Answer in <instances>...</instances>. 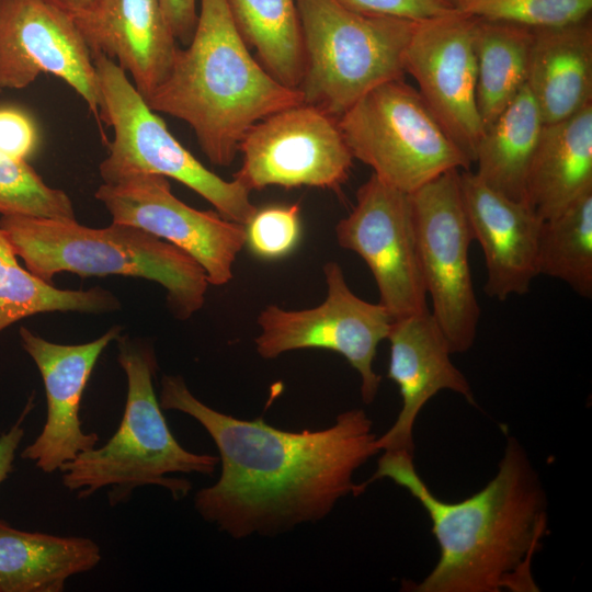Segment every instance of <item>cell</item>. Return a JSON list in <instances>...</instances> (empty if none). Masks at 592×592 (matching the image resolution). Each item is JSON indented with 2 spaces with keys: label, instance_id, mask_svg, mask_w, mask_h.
<instances>
[{
  "label": "cell",
  "instance_id": "35",
  "mask_svg": "<svg viewBox=\"0 0 592 592\" xmlns=\"http://www.w3.org/2000/svg\"><path fill=\"white\" fill-rule=\"evenodd\" d=\"M46 1L66 11L73 18H78L89 12L93 8L96 0H46Z\"/></svg>",
  "mask_w": 592,
  "mask_h": 592
},
{
  "label": "cell",
  "instance_id": "26",
  "mask_svg": "<svg viewBox=\"0 0 592 592\" xmlns=\"http://www.w3.org/2000/svg\"><path fill=\"white\" fill-rule=\"evenodd\" d=\"M0 228V332L19 320L44 312L105 314L121 307L107 289H60L22 267Z\"/></svg>",
  "mask_w": 592,
  "mask_h": 592
},
{
  "label": "cell",
  "instance_id": "17",
  "mask_svg": "<svg viewBox=\"0 0 592 592\" xmlns=\"http://www.w3.org/2000/svg\"><path fill=\"white\" fill-rule=\"evenodd\" d=\"M390 343L388 378L399 387L402 406L392 426L377 436L379 451L413 456V428L426 402L441 390H451L475 405L465 375L453 364L452 350L430 310L395 319L387 337Z\"/></svg>",
  "mask_w": 592,
  "mask_h": 592
},
{
  "label": "cell",
  "instance_id": "20",
  "mask_svg": "<svg viewBox=\"0 0 592 592\" xmlns=\"http://www.w3.org/2000/svg\"><path fill=\"white\" fill-rule=\"evenodd\" d=\"M526 87L544 124L563 121L592 104L591 18L533 30Z\"/></svg>",
  "mask_w": 592,
  "mask_h": 592
},
{
  "label": "cell",
  "instance_id": "19",
  "mask_svg": "<svg viewBox=\"0 0 592 592\" xmlns=\"http://www.w3.org/2000/svg\"><path fill=\"white\" fill-rule=\"evenodd\" d=\"M73 19L92 56L113 59L145 100L167 78L178 46L159 0H96Z\"/></svg>",
  "mask_w": 592,
  "mask_h": 592
},
{
  "label": "cell",
  "instance_id": "14",
  "mask_svg": "<svg viewBox=\"0 0 592 592\" xmlns=\"http://www.w3.org/2000/svg\"><path fill=\"white\" fill-rule=\"evenodd\" d=\"M70 86L100 119L92 53L72 15L46 0H0V89H22L42 75Z\"/></svg>",
  "mask_w": 592,
  "mask_h": 592
},
{
  "label": "cell",
  "instance_id": "6",
  "mask_svg": "<svg viewBox=\"0 0 592 592\" xmlns=\"http://www.w3.org/2000/svg\"><path fill=\"white\" fill-rule=\"evenodd\" d=\"M304 73L303 102L337 119L374 88L406 73L405 55L418 22L369 15L340 0H295Z\"/></svg>",
  "mask_w": 592,
  "mask_h": 592
},
{
  "label": "cell",
  "instance_id": "28",
  "mask_svg": "<svg viewBox=\"0 0 592 592\" xmlns=\"http://www.w3.org/2000/svg\"><path fill=\"white\" fill-rule=\"evenodd\" d=\"M0 214L76 219L75 207L60 189L47 185L26 162L0 153Z\"/></svg>",
  "mask_w": 592,
  "mask_h": 592
},
{
  "label": "cell",
  "instance_id": "8",
  "mask_svg": "<svg viewBox=\"0 0 592 592\" xmlns=\"http://www.w3.org/2000/svg\"><path fill=\"white\" fill-rule=\"evenodd\" d=\"M338 125L353 158L406 194L473 164L419 91L403 79L367 92L338 118Z\"/></svg>",
  "mask_w": 592,
  "mask_h": 592
},
{
  "label": "cell",
  "instance_id": "7",
  "mask_svg": "<svg viewBox=\"0 0 592 592\" xmlns=\"http://www.w3.org/2000/svg\"><path fill=\"white\" fill-rule=\"evenodd\" d=\"M101 92L100 119L113 129L99 166L104 183L137 173L171 178L210 203L223 217L246 225L258 209L250 191L202 164L168 129L127 73L103 54L93 55Z\"/></svg>",
  "mask_w": 592,
  "mask_h": 592
},
{
  "label": "cell",
  "instance_id": "24",
  "mask_svg": "<svg viewBox=\"0 0 592 592\" xmlns=\"http://www.w3.org/2000/svg\"><path fill=\"white\" fill-rule=\"evenodd\" d=\"M533 29L477 18L476 98L486 129L526 86Z\"/></svg>",
  "mask_w": 592,
  "mask_h": 592
},
{
  "label": "cell",
  "instance_id": "4",
  "mask_svg": "<svg viewBox=\"0 0 592 592\" xmlns=\"http://www.w3.org/2000/svg\"><path fill=\"white\" fill-rule=\"evenodd\" d=\"M117 362L125 373L127 394L116 432L101 447H93L64 464L61 483L78 499L107 488L110 505L127 502L136 488L159 486L174 500L187 496V479L170 474L212 476L219 458L185 449L174 437L155 392L157 358L152 346L119 335Z\"/></svg>",
  "mask_w": 592,
  "mask_h": 592
},
{
  "label": "cell",
  "instance_id": "12",
  "mask_svg": "<svg viewBox=\"0 0 592 592\" xmlns=\"http://www.w3.org/2000/svg\"><path fill=\"white\" fill-rule=\"evenodd\" d=\"M113 223L130 225L175 246L204 270L210 285L232 278L246 244V227L213 210H198L179 200L166 177L137 173L102 183L94 194Z\"/></svg>",
  "mask_w": 592,
  "mask_h": 592
},
{
  "label": "cell",
  "instance_id": "2",
  "mask_svg": "<svg viewBox=\"0 0 592 592\" xmlns=\"http://www.w3.org/2000/svg\"><path fill=\"white\" fill-rule=\"evenodd\" d=\"M389 478L422 505L440 549L413 592H537L532 562L547 534V497L525 448L508 437L496 476L478 492L446 502L429 489L413 456L384 452L366 485Z\"/></svg>",
  "mask_w": 592,
  "mask_h": 592
},
{
  "label": "cell",
  "instance_id": "30",
  "mask_svg": "<svg viewBox=\"0 0 592 592\" xmlns=\"http://www.w3.org/2000/svg\"><path fill=\"white\" fill-rule=\"evenodd\" d=\"M246 227V244L259 258L274 260L291 253L300 238L298 204L257 209Z\"/></svg>",
  "mask_w": 592,
  "mask_h": 592
},
{
  "label": "cell",
  "instance_id": "25",
  "mask_svg": "<svg viewBox=\"0 0 592 592\" xmlns=\"http://www.w3.org/2000/svg\"><path fill=\"white\" fill-rule=\"evenodd\" d=\"M232 20L260 64L297 89L304 73L301 29L295 0H227Z\"/></svg>",
  "mask_w": 592,
  "mask_h": 592
},
{
  "label": "cell",
  "instance_id": "23",
  "mask_svg": "<svg viewBox=\"0 0 592 592\" xmlns=\"http://www.w3.org/2000/svg\"><path fill=\"white\" fill-rule=\"evenodd\" d=\"M544 122L525 86L485 129L478 144L475 173L491 189L524 202L528 170Z\"/></svg>",
  "mask_w": 592,
  "mask_h": 592
},
{
  "label": "cell",
  "instance_id": "36",
  "mask_svg": "<svg viewBox=\"0 0 592 592\" xmlns=\"http://www.w3.org/2000/svg\"><path fill=\"white\" fill-rule=\"evenodd\" d=\"M0 92H1V89H0Z\"/></svg>",
  "mask_w": 592,
  "mask_h": 592
},
{
  "label": "cell",
  "instance_id": "18",
  "mask_svg": "<svg viewBox=\"0 0 592 592\" xmlns=\"http://www.w3.org/2000/svg\"><path fill=\"white\" fill-rule=\"evenodd\" d=\"M459 186L473 238L485 255L486 294L498 300L526 294L538 275L536 252L543 219L525 202L497 192L470 169L460 170Z\"/></svg>",
  "mask_w": 592,
  "mask_h": 592
},
{
  "label": "cell",
  "instance_id": "10",
  "mask_svg": "<svg viewBox=\"0 0 592 592\" xmlns=\"http://www.w3.org/2000/svg\"><path fill=\"white\" fill-rule=\"evenodd\" d=\"M323 274L328 291L320 305L301 310L269 305L259 314L257 352L270 360L301 349L341 354L358 373L362 399L369 405L382 380L373 368L374 360L378 344L388 337L392 318L379 303L366 301L351 291L339 263L327 262Z\"/></svg>",
  "mask_w": 592,
  "mask_h": 592
},
{
  "label": "cell",
  "instance_id": "11",
  "mask_svg": "<svg viewBox=\"0 0 592 592\" xmlns=\"http://www.w3.org/2000/svg\"><path fill=\"white\" fill-rule=\"evenodd\" d=\"M239 152L242 163L232 179L250 192L271 185L338 192L354 159L338 119L306 103L254 124L242 138Z\"/></svg>",
  "mask_w": 592,
  "mask_h": 592
},
{
  "label": "cell",
  "instance_id": "9",
  "mask_svg": "<svg viewBox=\"0 0 592 592\" xmlns=\"http://www.w3.org/2000/svg\"><path fill=\"white\" fill-rule=\"evenodd\" d=\"M459 172L449 170L409 194L431 312L452 353L474 345L480 318L469 266L474 238L462 201Z\"/></svg>",
  "mask_w": 592,
  "mask_h": 592
},
{
  "label": "cell",
  "instance_id": "31",
  "mask_svg": "<svg viewBox=\"0 0 592 592\" xmlns=\"http://www.w3.org/2000/svg\"><path fill=\"white\" fill-rule=\"evenodd\" d=\"M345 7L364 14L392 16L414 22L455 10L453 0H340Z\"/></svg>",
  "mask_w": 592,
  "mask_h": 592
},
{
  "label": "cell",
  "instance_id": "32",
  "mask_svg": "<svg viewBox=\"0 0 592 592\" xmlns=\"http://www.w3.org/2000/svg\"><path fill=\"white\" fill-rule=\"evenodd\" d=\"M38 144L34 121L22 110L0 107V153L26 160Z\"/></svg>",
  "mask_w": 592,
  "mask_h": 592
},
{
  "label": "cell",
  "instance_id": "29",
  "mask_svg": "<svg viewBox=\"0 0 592 592\" xmlns=\"http://www.w3.org/2000/svg\"><path fill=\"white\" fill-rule=\"evenodd\" d=\"M456 10L478 19L533 30L562 26L589 18L592 0H453Z\"/></svg>",
  "mask_w": 592,
  "mask_h": 592
},
{
  "label": "cell",
  "instance_id": "34",
  "mask_svg": "<svg viewBox=\"0 0 592 592\" xmlns=\"http://www.w3.org/2000/svg\"><path fill=\"white\" fill-rule=\"evenodd\" d=\"M32 402L23 410L16 422L4 433L0 435V485L13 471V462L19 445L24 436L23 422L31 411Z\"/></svg>",
  "mask_w": 592,
  "mask_h": 592
},
{
  "label": "cell",
  "instance_id": "3",
  "mask_svg": "<svg viewBox=\"0 0 592 592\" xmlns=\"http://www.w3.org/2000/svg\"><path fill=\"white\" fill-rule=\"evenodd\" d=\"M145 101L187 123L205 156L220 167L231 164L254 124L304 103L298 89L252 57L227 0H200L190 43L178 47L167 78Z\"/></svg>",
  "mask_w": 592,
  "mask_h": 592
},
{
  "label": "cell",
  "instance_id": "15",
  "mask_svg": "<svg viewBox=\"0 0 592 592\" xmlns=\"http://www.w3.org/2000/svg\"><path fill=\"white\" fill-rule=\"evenodd\" d=\"M476 16L456 9L419 21L405 55L406 73L473 163L485 132L476 98Z\"/></svg>",
  "mask_w": 592,
  "mask_h": 592
},
{
  "label": "cell",
  "instance_id": "22",
  "mask_svg": "<svg viewBox=\"0 0 592 592\" xmlns=\"http://www.w3.org/2000/svg\"><path fill=\"white\" fill-rule=\"evenodd\" d=\"M101 561L88 537L20 531L0 520V592H61Z\"/></svg>",
  "mask_w": 592,
  "mask_h": 592
},
{
  "label": "cell",
  "instance_id": "21",
  "mask_svg": "<svg viewBox=\"0 0 592 592\" xmlns=\"http://www.w3.org/2000/svg\"><path fill=\"white\" fill-rule=\"evenodd\" d=\"M592 190V104L544 124L528 170L524 202L543 219Z\"/></svg>",
  "mask_w": 592,
  "mask_h": 592
},
{
  "label": "cell",
  "instance_id": "27",
  "mask_svg": "<svg viewBox=\"0 0 592 592\" xmlns=\"http://www.w3.org/2000/svg\"><path fill=\"white\" fill-rule=\"evenodd\" d=\"M536 270L565 282L581 297H592V190L543 220Z\"/></svg>",
  "mask_w": 592,
  "mask_h": 592
},
{
  "label": "cell",
  "instance_id": "16",
  "mask_svg": "<svg viewBox=\"0 0 592 592\" xmlns=\"http://www.w3.org/2000/svg\"><path fill=\"white\" fill-rule=\"evenodd\" d=\"M114 326L100 338L82 344H58L45 340L26 327L19 334L24 351L41 373L46 395V420L39 435L27 445L21 457L36 468L52 474L95 447L96 433L84 432L79 417L87 383L104 349L121 335Z\"/></svg>",
  "mask_w": 592,
  "mask_h": 592
},
{
  "label": "cell",
  "instance_id": "1",
  "mask_svg": "<svg viewBox=\"0 0 592 592\" xmlns=\"http://www.w3.org/2000/svg\"><path fill=\"white\" fill-rule=\"evenodd\" d=\"M158 399L162 410L195 419L216 444L220 476L196 492L194 506L235 538L277 535L322 520L340 499L364 492L354 473L380 452L362 409L340 413L323 430L292 432L208 407L179 375L162 377Z\"/></svg>",
  "mask_w": 592,
  "mask_h": 592
},
{
  "label": "cell",
  "instance_id": "13",
  "mask_svg": "<svg viewBox=\"0 0 592 592\" xmlns=\"http://www.w3.org/2000/svg\"><path fill=\"white\" fill-rule=\"evenodd\" d=\"M335 236L364 260L392 320L429 310L409 194L372 174Z\"/></svg>",
  "mask_w": 592,
  "mask_h": 592
},
{
  "label": "cell",
  "instance_id": "33",
  "mask_svg": "<svg viewBox=\"0 0 592 592\" xmlns=\"http://www.w3.org/2000/svg\"><path fill=\"white\" fill-rule=\"evenodd\" d=\"M177 41L187 45L193 36L198 12L196 0H159Z\"/></svg>",
  "mask_w": 592,
  "mask_h": 592
},
{
  "label": "cell",
  "instance_id": "5",
  "mask_svg": "<svg viewBox=\"0 0 592 592\" xmlns=\"http://www.w3.org/2000/svg\"><path fill=\"white\" fill-rule=\"evenodd\" d=\"M0 228L25 267L48 283L61 272L149 280L166 288L168 306L180 320L204 305L209 283L203 267L137 227L112 221L105 228H90L76 219L2 216Z\"/></svg>",
  "mask_w": 592,
  "mask_h": 592
}]
</instances>
